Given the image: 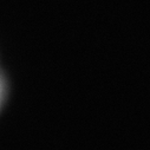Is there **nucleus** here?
I'll return each mask as SVG.
<instances>
[{"mask_svg": "<svg viewBox=\"0 0 150 150\" xmlns=\"http://www.w3.org/2000/svg\"><path fill=\"white\" fill-rule=\"evenodd\" d=\"M7 92H8V84H7L5 74L0 70V109L3 108V105L7 98Z\"/></svg>", "mask_w": 150, "mask_h": 150, "instance_id": "f257e3e1", "label": "nucleus"}]
</instances>
